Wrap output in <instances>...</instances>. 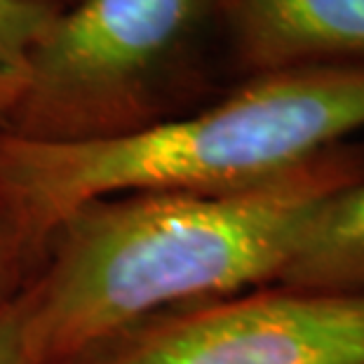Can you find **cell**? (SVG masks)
<instances>
[{
  "label": "cell",
  "mask_w": 364,
  "mask_h": 364,
  "mask_svg": "<svg viewBox=\"0 0 364 364\" xmlns=\"http://www.w3.org/2000/svg\"><path fill=\"white\" fill-rule=\"evenodd\" d=\"M360 181L364 141L346 139L252 188L75 207L21 294L28 364H66L153 313L275 284L324 205Z\"/></svg>",
  "instance_id": "1"
},
{
  "label": "cell",
  "mask_w": 364,
  "mask_h": 364,
  "mask_svg": "<svg viewBox=\"0 0 364 364\" xmlns=\"http://www.w3.org/2000/svg\"><path fill=\"white\" fill-rule=\"evenodd\" d=\"M364 127V68L247 75L134 134L38 144L0 132V181L45 240L68 212L122 193H230L270 181Z\"/></svg>",
  "instance_id": "2"
},
{
  "label": "cell",
  "mask_w": 364,
  "mask_h": 364,
  "mask_svg": "<svg viewBox=\"0 0 364 364\" xmlns=\"http://www.w3.org/2000/svg\"><path fill=\"white\" fill-rule=\"evenodd\" d=\"M221 66L230 71L221 0H78L38 43L5 134L38 144L134 134L219 99Z\"/></svg>",
  "instance_id": "3"
},
{
  "label": "cell",
  "mask_w": 364,
  "mask_h": 364,
  "mask_svg": "<svg viewBox=\"0 0 364 364\" xmlns=\"http://www.w3.org/2000/svg\"><path fill=\"white\" fill-rule=\"evenodd\" d=\"M66 364H364V296L257 287L153 313Z\"/></svg>",
  "instance_id": "4"
},
{
  "label": "cell",
  "mask_w": 364,
  "mask_h": 364,
  "mask_svg": "<svg viewBox=\"0 0 364 364\" xmlns=\"http://www.w3.org/2000/svg\"><path fill=\"white\" fill-rule=\"evenodd\" d=\"M233 78L304 66L364 68V0H221Z\"/></svg>",
  "instance_id": "5"
},
{
  "label": "cell",
  "mask_w": 364,
  "mask_h": 364,
  "mask_svg": "<svg viewBox=\"0 0 364 364\" xmlns=\"http://www.w3.org/2000/svg\"><path fill=\"white\" fill-rule=\"evenodd\" d=\"M275 284L364 296V181L324 205Z\"/></svg>",
  "instance_id": "6"
},
{
  "label": "cell",
  "mask_w": 364,
  "mask_h": 364,
  "mask_svg": "<svg viewBox=\"0 0 364 364\" xmlns=\"http://www.w3.org/2000/svg\"><path fill=\"white\" fill-rule=\"evenodd\" d=\"M59 10L54 0H0V132L10 127L33 52Z\"/></svg>",
  "instance_id": "7"
},
{
  "label": "cell",
  "mask_w": 364,
  "mask_h": 364,
  "mask_svg": "<svg viewBox=\"0 0 364 364\" xmlns=\"http://www.w3.org/2000/svg\"><path fill=\"white\" fill-rule=\"evenodd\" d=\"M48 254L45 240L26 209L0 181V311L14 304L33 282Z\"/></svg>",
  "instance_id": "8"
},
{
  "label": "cell",
  "mask_w": 364,
  "mask_h": 364,
  "mask_svg": "<svg viewBox=\"0 0 364 364\" xmlns=\"http://www.w3.org/2000/svg\"><path fill=\"white\" fill-rule=\"evenodd\" d=\"M0 364H28L26 313L21 296L0 311Z\"/></svg>",
  "instance_id": "9"
},
{
  "label": "cell",
  "mask_w": 364,
  "mask_h": 364,
  "mask_svg": "<svg viewBox=\"0 0 364 364\" xmlns=\"http://www.w3.org/2000/svg\"><path fill=\"white\" fill-rule=\"evenodd\" d=\"M54 3H59V0H54Z\"/></svg>",
  "instance_id": "10"
}]
</instances>
